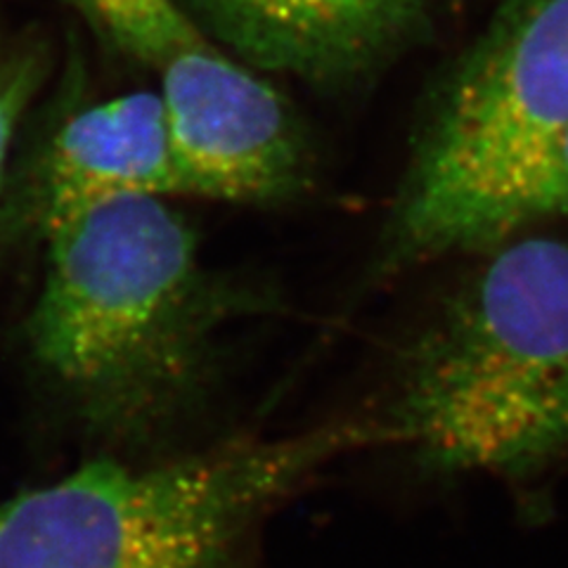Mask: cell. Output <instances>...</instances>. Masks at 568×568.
I'll return each mask as SVG.
<instances>
[{
	"label": "cell",
	"instance_id": "obj_9",
	"mask_svg": "<svg viewBox=\"0 0 568 568\" xmlns=\"http://www.w3.org/2000/svg\"><path fill=\"white\" fill-rule=\"evenodd\" d=\"M31 71L22 64L0 67V175H3L14 123L31 93Z\"/></svg>",
	"mask_w": 568,
	"mask_h": 568
},
{
	"label": "cell",
	"instance_id": "obj_2",
	"mask_svg": "<svg viewBox=\"0 0 568 568\" xmlns=\"http://www.w3.org/2000/svg\"><path fill=\"white\" fill-rule=\"evenodd\" d=\"M566 133L568 0H509L440 88L384 265L490 246L555 216Z\"/></svg>",
	"mask_w": 568,
	"mask_h": 568
},
{
	"label": "cell",
	"instance_id": "obj_5",
	"mask_svg": "<svg viewBox=\"0 0 568 568\" xmlns=\"http://www.w3.org/2000/svg\"><path fill=\"white\" fill-rule=\"evenodd\" d=\"M162 102L181 194L280 202L304 185V131L275 88L209 41L162 67Z\"/></svg>",
	"mask_w": 568,
	"mask_h": 568
},
{
	"label": "cell",
	"instance_id": "obj_6",
	"mask_svg": "<svg viewBox=\"0 0 568 568\" xmlns=\"http://www.w3.org/2000/svg\"><path fill=\"white\" fill-rule=\"evenodd\" d=\"M254 69L315 85L372 74L434 20L436 0H190Z\"/></svg>",
	"mask_w": 568,
	"mask_h": 568
},
{
	"label": "cell",
	"instance_id": "obj_1",
	"mask_svg": "<svg viewBox=\"0 0 568 568\" xmlns=\"http://www.w3.org/2000/svg\"><path fill=\"white\" fill-rule=\"evenodd\" d=\"M45 230L36 355L102 424L133 436L156 429L204 384L227 304L192 227L162 197L123 194Z\"/></svg>",
	"mask_w": 568,
	"mask_h": 568
},
{
	"label": "cell",
	"instance_id": "obj_10",
	"mask_svg": "<svg viewBox=\"0 0 568 568\" xmlns=\"http://www.w3.org/2000/svg\"><path fill=\"white\" fill-rule=\"evenodd\" d=\"M552 209L557 213H568V133L561 142L557 164H555V192H552Z\"/></svg>",
	"mask_w": 568,
	"mask_h": 568
},
{
	"label": "cell",
	"instance_id": "obj_4",
	"mask_svg": "<svg viewBox=\"0 0 568 568\" xmlns=\"http://www.w3.org/2000/svg\"><path fill=\"white\" fill-rule=\"evenodd\" d=\"M403 440L394 424L332 422L166 462H91L0 507V568H235L244 532L351 450Z\"/></svg>",
	"mask_w": 568,
	"mask_h": 568
},
{
	"label": "cell",
	"instance_id": "obj_7",
	"mask_svg": "<svg viewBox=\"0 0 568 568\" xmlns=\"http://www.w3.org/2000/svg\"><path fill=\"white\" fill-rule=\"evenodd\" d=\"M123 194H181L159 93L138 91L79 112L48 154L45 225Z\"/></svg>",
	"mask_w": 568,
	"mask_h": 568
},
{
	"label": "cell",
	"instance_id": "obj_3",
	"mask_svg": "<svg viewBox=\"0 0 568 568\" xmlns=\"http://www.w3.org/2000/svg\"><path fill=\"white\" fill-rule=\"evenodd\" d=\"M394 426L450 471L568 455V242L507 244L462 284L405 363Z\"/></svg>",
	"mask_w": 568,
	"mask_h": 568
},
{
	"label": "cell",
	"instance_id": "obj_8",
	"mask_svg": "<svg viewBox=\"0 0 568 568\" xmlns=\"http://www.w3.org/2000/svg\"><path fill=\"white\" fill-rule=\"evenodd\" d=\"M100 33L133 60L162 67L171 55L206 41L175 0H74Z\"/></svg>",
	"mask_w": 568,
	"mask_h": 568
}]
</instances>
